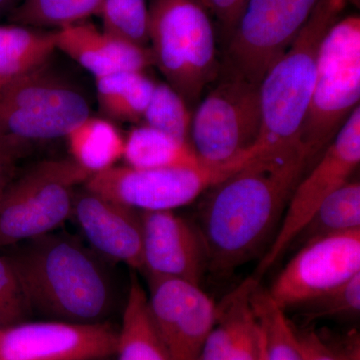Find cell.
<instances>
[{
    "label": "cell",
    "mask_w": 360,
    "mask_h": 360,
    "mask_svg": "<svg viewBox=\"0 0 360 360\" xmlns=\"http://www.w3.org/2000/svg\"><path fill=\"white\" fill-rule=\"evenodd\" d=\"M115 354L117 360H172L151 319L148 293L135 276L123 310Z\"/></svg>",
    "instance_id": "cell-20"
},
{
    "label": "cell",
    "mask_w": 360,
    "mask_h": 360,
    "mask_svg": "<svg viewBox=\"0 0 360 360\" xmlns=\"http://www.w3.org/2000/svg\"><path fill=\"white\" fill-rule=\"evenodd\" d=\"M248 153L229 162L200 167L135 168L112 167L90 175L85 188L139 212L174 210L198 200L212 187L257 158Z\"/></svg>",
    "instance_id": "cell-8"
},
{
    "label": "cell",
    "mask_w": 360,
    "mask_h": 360,
    "mask_svg": "<svg viewBox=\"0 0 360 360\" xmlns=\"http://www.w3.org/2000/svg\"><path fill=\"white\" fill-rule=\"evenodd\" d=\"M118 330L108 322H20L4 329L0 360H96L115 354Z\"/></svg>",
    "instance_id": "cell-13"
},
{
    "label": "cell",
    "mask_w": 360,
    "mask_h": 360,
    "mask_svg": "<svg viewBox=\"0 0 360 360\" xmlns=\"http://www.w3.org/2000/svg\"><path fill=\"white\" fill-rule=\"evenodd\" d=\"M347 0H319L290 49L259 85L262 131L255 148L260 155L292 148L309 110L319 47L329 28L342 18Z\"/></svg>",
    "instance_id": "cell-3"
},
{
    "label": "cell",
    "mask_w": 360,
    "mask_h": 360,
    "mask_svg": "<svg viewBox=\"0 0 360 360\" xmlns=\"http://www.w3.org/2000/svg\"><path fill=\"white\" fill-rule=\"evenodd\" d=\"M319 0H250L226 42L231 75L260 85L290 49Z\"/></svg>",
    "instance_id": "cell-11"
},
{
    "label": "cell",
    "mask_w": 360,
    "mask_h": 360,
    "mask_svg": "<svg viewBox=\"0 0 360 360\" xmlns=\"http://www.w3.org/2000/svg\"><path fill=\"white\" fill-rule=\"evenodd\" d=\"M20 1V0H0V11H4L7 7L14 6V4Z\"/></svg>",
    "instance_id": "cell-34"
},
{
    "label": "cell",
    "mask_w": 360,
    "mask_h": 360,
    "mask_svg": "<svg viewBox=\"0 0 360 360\" xmlns=\"http://www.w3.org/2000/svg\"><path fill=\"white\" fill-rule=\"evenodd\" d=\"M314 158L302 144L257 156L206 191L200 229L208 270L227 276L270 245Z\"/></svg>",
    "instance_id": "cell-1"
},
{
    "label": "cell",
    "mask_w": 360,
    "mask_h": 360,
    "mask_svg": "<svg viewBox=\"0 0 360 360\" xmlns=\"http://www.w3.org/2000/svg\"><path fill=\"white\" fill-rule=\"evenodd\" d=\"M142 120L146 122L144 125L191 141L193 115L184 97L168 84H155Z\"/></svg>",
    "instance_id": "cell-28"
},
{
    "label": "cell",
    "mask_w": 360,
    "mask_h": 360,
    "mask_svg": "<svg viewBox=\"0 0 360 360\" xmlns=\"http://www.w3.org/2000/svg\"><path fill=\"white\" fill-rule=\"evenodd\" d=\"M71 217L96 255L141 270V212L84 187L75 193Z\"/></svg>",
    "instance_id": "cell-16"
},
{
    "label": "cell",
    "mask_w": 360,
    "mask_h": 360,
    "mask_svg": "<svg viewBox=\"0 0 360 360\" xmlns=\"http://www.w3.org/2000/svg\"><path fill=\"white\" fill-rule=\"evenodd\" d=\"M360 162V108L357 106L321 158L296 186L276 236L255 270L259 281L290 250L291 245L319 206L350 180Z\"/></svg>",
    "instance_id": "cell-10"
},
{
    "label": "cell",
    "mask_w": 360,
    "mask_h": 360,
    "mask_svg": "<svg viewBox=\"0 0 360 360\" xmlns=\"http://www.w3.org/2000/svg\"><path fill=\"white\" fill-rule=\"evenodd\" d=\"M142 264L148 278H175L200 285L208 270L200 229L174 210L141 212Z\"/></svg>",
    "instance_id": "cell-15"
},
{
    "label": "cell",
    "mask_w": 360,
    "mask_h": 360,
    "mask_svg": "<svg viewBox=\"0 0 360 360\" xmlns=\"http://www.w3.org/2000/svg\"><path fill=\"white\" fill-rule=\"evenodd\" d=\"M258 284L255 277L246 279L217 307V322L198 360H258L262 328L251 300Z\"/></svg>",
    "instance_id": "cell-18"
},
{
    "label": "cell",
    "mask_w": 360,
    "mask_h": 360,
    "mask_svg": "<svg viewBox=\"0 0 360 360\" xmlns=\"http://www.w3.org/2000/svg\"><path fill=\"white\" fill-rule=\"evenodd\" d=\"M65 139L71 160L90 175L110 169L123 158L125 137L108 120L89 115Z\"/></svg>",
    "instance_id": "cell-21"
},
{
    "label": "cell",
    "mask_w": 360,
    "mask_h": 360,
    "mask_svg": "<svg viewBox=\"0 0 360 360\" xmlns=\"http://www.w3.org/2000/svg\"><path fill=\"white\" fill-rule=\"evenodd\" d=\"M210 16L217 21L225 44L238 25L250 0H200Z\"/></svg>",
    "instance_id": "cell-32"
},
{
    "label": "cell",
    "mask_w": 360,
    "mask_h": 360,
    "mask_svg": "<svg viewBox=\"0 0 360 360\" xmlns=\"http://www.w3.org/2000/svg\"><path fill=\"white\" fill-rule=\"evenodd\" d=\"M56 49L77 61L94 77L155 65L149 47L115 39L86 21L56 30Z\"/></svg>",
    "instance_id": "cell-17"
},
{
    "label": "cell",
    "mask_w": 360,
    "mask_h": 360,
    "mask_svg": "<svg viewBox=\"0 0 360 360\" xmlns=\"http://www.w3.org/2000/svg\"><path fill=\"white\" fill-rule=\"evenodd\" d=\"M97 15L103 21L104 32L129 44L148 47V0H103Z\"/></svg>",
    "instance_id": "cell-27"
},
{
    "label": "cell",
    "mask_w": 360,
    "mask_h": 360,
    "mask_svg": "<svg viewBox=\"0 0 360 360\" xmlns=\"http://www.w3.org/2000/svg\"><path fill=\"white\" fill-rule=\"evenodd\" d=\"M149 312L172 360H198L219 309L200 285L148 278Z\"/></svg>",
    "instance_id": "cell-14"
},
{
    "label": "cell",
    "mask_w": 360,
    "mask_h": 360,
    "mask_svg": "<svg viewBox=\"0 0 360 360\" xmlns=\"http://www.w3.org/2000/svg\"><path fill=\"white\" fill-rule=\"evenodd\" d=\"M103 0H20L11 13L14 25L59 28L97 15Z\"/></svg>",
    "instance_id": "cell-25"
},
{
    "label": "cell",
    "mask_w": 360,
    "mask_h": 360,
    "mask_svg": "<svg viewBox=\"0 0 360 360\" xmlns=\"http://www.w3.org/2000/svg\"><path fill=\"white\" fill-rule=\"evenodd\" d=\"M360 98V18H341L319 47L316 77L298 142L312 158L333 141Z\"/></svg>",
    "instance_id": "cell-5"
},
{
    "label": "cell",
    "mask_w": 360,
    "mask_h": 360,
    "mask_svg": "<svg viewBox=\"0 0 360 360\" xmlns=\"http://www.w3.org/2000/svg\"><path fill=\"white\" fill-rule=\"evenodd\" d=\"M153 63L186 103L200 101L219 75L212 16L200 0H148Z\"/></svg>",
    "instance_id": "cell-4"
},
{
    "label": "cell",
    "mask_w": 360,
    "mask_h": 360,
    "mask_svg": "<svg viewBox=\"0 0 360 360\" xmlns=\"http://www.w3.org/2000/svg\"><path fill=\"white\" fill-rule=\"evenodd\" d=\"M96 96L104 115L113 120L139 122L155 84L142 71H122L96 78Z\"/></svg>",
    "instance_id": "cell-23"
},
{
    "label": "cell",
    "mask_w": 360,
    "mask_h": 360,
    "mask_svg": "<svg viewBox=\"0 0 360 360\" xmlns=\"http://www.w3.org/2000/svg\"><path fill=\"white\" fill-rule=\"evenodd\" d=\"M262 348H260V354L259 356H258V360H266V356H265V342H264V333H262Z\"/></svg>",
    "instance_id": "cell-35"
},
{
    "label": "cell",
    "mask_w": 360,
    "mask_h": 360,
    "mask_svg": "<svg viewBox=\"0 0 360 360\" xmlns=\"http://www.w3.org/2000/svg\"><path fill=\"white\" fill-rule=\"evenodd\" d=\"M359 229L360 184L348 180L319 206L290 248H300L316 239Z\"/></svg>",
    "instance_id": "cell-24"
},
{
    "label": "cell",
    "mask_w": 360,
    "mask_h": 360,
    "mask_svg": "<svg viewBox=\"0 0 360 360\" xmlns=\"http://www.w3.org/2000/svg\"><path fill=\"white\" fill-rule=\"evenodd\" d=\"M18 155L14 151L0 143V194L11 182L13 169L14 158Z\"/></svg>",
    "instance_id": "cell-33"
},
{
    "label": "cell",
    "mask_w": 360,
    "mask_h": 360,
    "mask_svg": "<svg viewBox=\"0 0 360 360\" xmlns=\"http://www.w3.org/2000/svg\"><path fill=\"white\" fill-rule=\"evenodd\" d=\"M307 323L322 319H356L360 312V274L298 307Z\"/></svg>",
    "instance_id": "cell-29"
},
{
    "label": "cell",
    "mask_w": 360,
    "mask_h": 360,
    "mask_svg": "<svg viewBox=\"0 0 360 360\" xmlns=\"http://www.w3.org/2000/svg\"><path fill=\"white\" fill-rule=\"evenodd\" d=\"M293 326L305 360H360L359 335L355 331L333 340L314 328Z\"/></svg>",
    "instance_id": "cell-30"
},
{
    "label": "cell",
    "mask_w": 360,
    "mask_h": 360,
    "mask_svg": "<svg viewBox=\"0 0 360 360\" xmlns=\"http://www.w3.org/2000/svg\"><path fill=\"white\" fill-rule=\"evenodd\" d=\"M4 328H2L1 326H0V338H1V335H2V331H4Z\"/></svg>",
    "instance_id": "cell-36"
},
{
    "label": "cell",
    "mask_w": 360,
    "mask_h": 360,
    "mask_svg": "<svg viewBox=\"0 0 360 360\" xmlns=\"http://www.w3.org/2000/svg\"><path fill=\"white\" fill-rule=\"evenodd\" d=\"M347 1H348V0H347Z\"/></svg>",
    "instance_id": "cell-37"
},
{
    "label": "cell",
    "mask_w": 360,
    "mask_h": 360,
    "mask_svg": "<svg viewBox=\"0 0 360 360\" xmlns=\"http://www.w3.org/2000/svg\"><path fill=\"white\" fill-rule=\"evenodd\" d=\"M360 274V229L333 234L297 248L269 290L286 311L298 309Z\"/></svg>",
    "instance_id": "cell-12"
},
{
    "label": "cell",
    "mask_w": 360,
    "mask_h": 360,
    "mask_svg": "<svg viewBox=\"0 0 360 360\" xmlns=\"http://www.w3.org/2000/svg\"><path fill=\"white\" fill-rule=\"evenodd\" d=\"M56 51V30L0 25V90L45 68Z\"/></svg>",
    "instance_id": "cell-19"
},
{
    "label": "cell",
    "mask_w": 360,
    "mask_h": 360,
    "mask_svg": "<svg viewBox=\"0 0 360 360\" xmlns=\"http://www.w3.org/2000/svg\"><path fill=\"white\" fill-rule=\"evenodd\" d=\"M9 255L30 312L73 323L106 321L115 290L103 258L65 233L20 243Z\"/></svg>",
    "instance_id": "cell-2"
},
{
    "label": "cell",
    "mask_w": 360,
    "mask_h": 360,
    "mask_svg": "<svg viewBox=\"0 0 360 360\" xmlns=\"http://www.w3.org/2000/svg\"><path fill=\"white\" fill-rule=\"evenodd\" d=\"M123 160L135 168L194 167L208 163L201 160L191 141L148 125L132 129L125 137Z\"/></svg>",
    "instance_id": "cell-22"
},
{
    "label": "cell",
    "mask_w": 360,
    "mask_h": 360,
    "mask_svg": "<svg viewBox=\"0 0 360 360\" xmlns=\"http://www.w3.org/2000/svg\"><path fill=\"white\" fill-rule=\"evenodd\" d=\"M30 312L18 274L7 257H0V326L20 323Z\"/></svg>",
    "instance_id": "cell-31"
},
{
    "label": "cell",
    "mask_w": 360,
    "mask_h": 360,
    "mask_svg": "<svg viewBox=\"0 0 360 360\" xmlns=\"http://www.w3.org/2000/svg\"><path fill=\"white\" fill-rule=\"evenodd\" d=\"M252 307L264 333L266 360H305L292 321L272 302L259 284L252 293Z\"/></svg>",
    "instance_id": "cell-26"
},
{
    "label": "cell",
    "mask_w": 360,
    "mask_h": 360,
    "mask_svg": "<svg viewBox=\"0 0 360 360\" xmlns=\"http://www.w3.org/2000/svg\"><path fill=\"white\" fill-rule=\"evenodd\" d=\"M90 174L72 160L42 161L0 194V248L44 236L72 214L75 188Z\"/></svg>",
    "instance_id": "cell-6"
},
{
    "label": "cell",
    "mask_w": 360,
    "mask_h": 360,
    "mask_svg": "<svg viewBox=\"0 0 360 360\" xmlns=\"http://www.w3.org/2000/svg\"><path fill=\"white\" fill-rule=\"evenodd\" d=\"M89 115L84 96L44 68L0 90V143L18 155L27 144L65 137Z\"/></svg>",
    "instance_id": "cell-7"
},
{
    "label": "cell",
    "mask_w": 360,
    "mask_h": 360,
    "mask_svg": "<svg viewBox=\"0 0 360 360\" xmlns=\"http://www.w3.org/2000/svg\"><path fill=\"white\" fill-rule=\"evenodd\" d=\"M262 131L259 85L229 75L210 91L193 115L191 141L201 160L229 162L259 153Z\"/></svg>",
    "instance_id": "cell-9"
}]
</instances>
